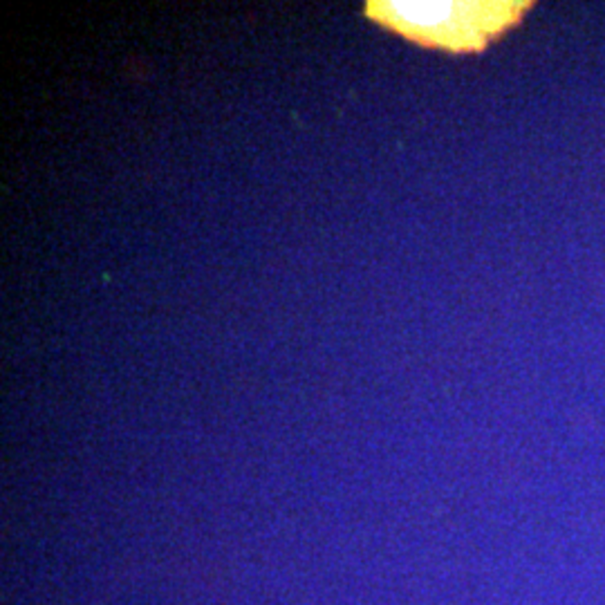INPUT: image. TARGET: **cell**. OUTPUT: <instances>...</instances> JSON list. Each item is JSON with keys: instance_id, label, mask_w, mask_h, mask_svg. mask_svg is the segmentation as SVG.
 I'll return each instance as SVG.
<instances>
[{"instance_id": "cell-1", "label": "cell", "mask_w": 605, "mask_h": 605, "mask_svg": "<svg viewBox=\"0 0 605 605\" xmlns=\"http://www.w3.org/2000/svg\"><path fill=\"white\" fill-rule=\"evenodd\" d=\"M531 2H368L365 14L383 27L424 47L448 52H480L493 39L518 25Z\"/></svg>"}]
</instances>
